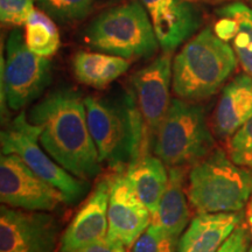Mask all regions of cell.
Returning a JSON list of instances; mask_svg holds the SVG:
<instances>
[{
    "mask_svg": "<svg viewBox=\"0 0 252 252\" xmlns=\"http://www.w3.org/2000/svg\"><path fill=\"white\" fill-rule=\"evenodd\" d=\"M33 11V0H0V19L4 25L25 26Z\"/></svg>",
    "mask_w": 252,
    "mask_h": 252,
    "instance_id": "d4e9b609",
    "label": "cell"
},
{
    "mask_svg": "<svg viewBox=\"0 0 252 252\" xmlns=\"http://www.w3.org/2000/svg\"><path fill=\"white\" fill-rule=\"evenodd\" d=\"M217 12L237 21V33L232 39L234 50L242 68L252 77V8L243 2H234Z\"/></svg>",
    "mask_w": 252,
    "mask_h": 252,
    "instance_id": "44dd1931",
    "label": "cell"
},
{
    "mask_svg": "<svg viewBox=\"0 0 252 252\" xmlns=\"http://www.w3.org/2000/svg\"><path fill=\"white\" fill-rule=\"evenodd\" d=\"M108 237L130 248L152 223V214L119 172L111 176L108 209Z\"/></svg>",
    "mask_w": 252,
    "mask_h": 252,
    "instance_id": "7c38bea8",
    "label": "cell"
},
{
    "mask_svg": "<svg viewBox=\"0 0 252 252\" xmlns=\"http://www.w3.org/2000/svg\"><path fill=\"white\" fill-rule=\"evenodd\" d=\"M249 2H250V4L252 5V0H249Z\"/></svg>",
    "mask_w": 252,
    "mask_h": 252,
    "instance_id": "f546056e",
    "label": "cell"
},
{
    "mask_svg": "<svg viewBox=\"0 0 252 252\" xmlns=\"http://www.w3.org/2000/svg\"><path fill=\"white\" fill-rule=\"evenodd\" d=\"M252 225V224H251ZM251 236H252V226H251Z\"/></svg>",
    "mask_w": 252,
    "mask_h": 252,
    "instance_id": "4dcf8cb0",
    "label": "cell"
},
{
    "mask_svg": "<svg viewBox=\"0 0 252 252\" xmlns=\"http://www.w3.org/2000/svg\"><path fill=\"white\" fill-rule=\"evenodd\" d=\"M124 244L119 242L112 241L108 236L102 241L96 242V243L89 245V247L81 249L77 252H127Z\"/></svg>",
    "mask_w": 252,
    "mask_h": 252,
    "instance_id": "4316f807",
    "label": "cell"
},
{
    "mask_svg": "<svg viewBox=\"0 0 252 252\" xmlns=\"http://www.w3.org/2000/svg\"><path fill=\"white\" fill-rule=\"evenodd\" d=\"M250 244V234L243 225H238L225 239L217 252H248Z\"/></svg>",
    "mask_w": 252,
    "mask_h": 252,
    "instance_id": "484cf974",
    "label": "cell"
},
{
    "mask_svg": "<svg viewBox=\"0 0 252 252\" xmlns=\"http://www.w3.org/2000/svg\"><path fill=\"white\" fill-rule=\"evenodd\" d=\"M91 48L126 60L146 59L159 47L152 21L139 1L116 6L98 15L87 28Z\"/></svg>",
    "mask_w": 252,
    "mask_h": 252,
    "instance_id": "5b68a950",
    "label": "cell"
},
{
    "mask_svg": "<svg viewBox=\"0 0 252 252\" xmlns=\"http://www.w3.org/2000/svg\"><path fill=\"white\" fill-rule=\"evenodd\" d=\"M229 157L236 165L252 168V117L231 135Z\"/></svg>",
    "mask_w": 252,
    "mask_h": 252,
    "instance_id": "cb8c5ba5",
    "label": "cell"
},
{
    "mask_svg": "<svg viewBox=\"0 0 252 252\" xmlns=\"http://www.w3.org/2000/svg\"><path fill=\"white\" fill-rule=\"evenodd\" d=\"M251 190V173L222 150L213 151L193 165L188 176V201L198 214L242 212Z\"/></svg>",
    "mask_w": 252,
    "mask_h": 252,
    "instance_id": "277c9868",
    "label": "cell"
},
{
    "mask_svg": "<svg viewBox=\"0 0 252 252\" xmlns=\"http://www.w3.org/2000/svg\"><path fill=\"white\" fill-rule=\"evenodd\" d=\"M252 117V77L238 75L226 84L214 116V132L217 137H231Z\"/></svg>",
    "mask_w": 252,
    "mask_h": 252,
    "instance_id": "2e32d148",
    "label": "cell"
},
{
    "mask_svg": "<svg viewBox=\"0 0 252 252\" xmlns=\"http://www.w3.org/2000/svg\"><path fill=\"white\" fill-rule=\"evenodd\" d=\"M72 67L78 82L94 89H103L127 71L130 62L105 53L80 52L75 55Z\"/></svg>",
    "mask_w": 252,
    "mask_h": 252,
    "instance_id": "d6986e66",
    "label": "cell"
},
{
    "mask_svg": "<svg viewBox=\"0 0 252 252\" xmlns=\"http://www.w3.org/2000/svg\"><path fill=\"white\" fill-rule=\"evenodd\" d=\"M110 184L111 176L102 179L96 185L93 193L63 232L59 252H77L106 237Z\"/></svg>",
    "mask_w": 252,
    "mask_h": 252,
    "instance_id": "5bb4252c",
    "label": "cell"
},
{
    "mask_svg": "<svg viewBox=\"0 0 252 252\" xmlns=\"http://www.w3.org/2000/svg\"><path fill=\"white\" fill-rule=\"evenodd\" d=\"M172 81L171 53H165L157 58L149 65L135 72L131 78V93L144 124V145L141 154L150 153V147L154 146L158 131L171 106Z\"/></svg>",
    "mask_w": 252,
    "mask_h": 252,
    "instance_id": "9c48e42d",
    "label": "cell"
},
{
    "mask_svg": "<svg viewBox=\"0 0 252 252\" xmlns=\"http://www.w3.org/2000/svg\"><path fill=\"white\" fill-rule=\"evenodd\" d=\"M27 117L41 128L40 144L59 165L84 181L98 175L102 161L81 94L72 89L56 90L35 104Z\"/></svg>",
    "mask_w": 252,
    "mask_h": 252,
    "instance_id": "6da1fadb",
    "label": "cell"
},
{
    "mask_svg": "<svg viewBox=\"0 0 252 252\" xmlns=\"http://www.w3.org/2000/svg\"><path fill=\"white\" fill-rule=\"evenodd\" d=\"M39 7L60 23H74L90 13L94 0H35Z\"/></svg>",
    "mask_w": 252,
    "mask_h": 252,
    "instance_id": "7402d4cb",
    "label": "cell"
},
{
    "mask_svg": "<svg viewBox=\"0 0 252 252\" xmlns=\"http://www.w3.org/2000/svg\"><path fill=\"white\" fill-rule=\"evenodd\" d=\"M187 198V191H185V167H169L168 184L157 212L152 215L151 224L180 237L190 216Z\"/></svg>",
    "mask_w": 252,
    "mask_h": 252,
    "instance_id": "e0dca14e",
    "label": "cell"
},
{
    "mask_svg": "<svg viewBox=\"0 0 252 252\" xmlns=\"http://www.w3.org/2000/svg\"><path fill=\"white\" fill-rule=\"evenodd\" d=\"M90 133L99 159L122 172L141 154L143 118L131 91L117 99L84 98Z\"/></svg>",
    "mask_w": 252,
    "mask_h": 252,
    "instance_id": "7a4b0ae2",
    "label": "cell"
},
{
    "mask_svg": "<svg viewBox=\"0 0 252 252\" xmlns=\"http://www.w3.org/2000/svg\"><path fill=\"white\" fill-rule=\"evenodd\" d=\"M237 67V55L212 28L186 45L173 61V90L179 98L198 102L216 94Z\"/></svg>",
    "mask_w": 252,
    "mask_h": 252,
    "instance_id": "3957f363",
    "label": "cell"
},
{
    "mask_svg": "<svg viewBox=\"0 0 252 252\" xmlns=\"http://www.w3.org/2000/svg\"><path fill=\"white\" fill-rule=\"evenodd\" d=\"M25 41L32 52L49 58L58 52L60 34L53 19L42 9L34 8L25 25Z\"/></svg>",
    "mask_w": 252,
    "mask_h": 252,
    "instance_id": "ffe728a7",
    "label": "cell"
},
{
    "mask_svg": "<svg viewBox=\"0 0 252 252\" xmlns=\"http://www.w3.org/2000/svg\"><path fill=\"white\" fill-rule=\"evenodd\" d=\"M0 198L5 206L30 212H52L67 197L40 178L17 154L0 158Z\"/></svg>",
    "mask_w": 252,
    "mask_h": 252,
    "instance_id": "30bf717a",
    "label": "cell"
},
{
    "mask_svg": "<svg viewBox=\"0 0 252 252\" xmlns=\"http://www.w3.org/2000/svg\"><path fill=\"white\" fill-rule=\"evenodd\" d=\"M248 220H249V223L252 224V190H251V195H250V200H249L248 202Z\"/></svg>",
    "mask_w": 252,
    "mask_h": 252,
    "instance_id": "83f0119b",
    "label": "cell"
},
{
    "mask_svg": "<svg viewBox=\"0 0 252 252\" xmlns=\"http://www.w3.org/2000/svg\"><path fill=\"white\" fill-rule=\"evenodd\" d=\"M241 220V212L198 214L179 241L178 252H217Z\"/></svg>",
    "mask_w": 252,
    "mask_h": 252,
    "instance_id": "9a60e30c",
    "label": "cell"
},
{
    "mask_svg": "<svg viewBox=\"0 0 252 252\" xmlns=\"http://www.w3.org/2000/svg\"><path fill=\"white\" fill-rule=\"evenodd\" d=\"M248 252H252V247H251L250 249H249V250H248Z\"/></svg>",
    "mask_w": 252,
    "mask_h": 252,
    "instance_id": "f1b7e54d",
    "label": "cell"
},
{
    "mask_svg": "<svg viewBox=\"0 0 252 252\" xmlns=\"http://www.w3.org/2000/svg\"><path fill=\"white\" fill-rule=\"evenodd\" d=\"M126 171L134 191L153 215L168 184L165 162L159 157L144 153L131 162Z\"/></svg>",
    "mask_w": 252,
    "mask_h": 252,
    "instance_id": "ac0fdd59",
    "label": "cell"
},
{
    "mask_svg": "<svg viewBox=\"0 0 252 252\" xmlns=\"http://www.w3.org/2000/svg\"><path fill=\"white\" fill-rule=\"evenodd\" d=\"M56 236L58 225L49 214L0 209V252H55Z\"/></svg>",
    "mask_w": 252,
    "mask_h": 252,
    "instance_id": "8fae6325",
    "label": "cell"
},
{
    "mask_svg": "<svg viewBox=\"0 0 252 252\" xmlns=\"http://www.w3.org/2000/svg\"><path fill=\"white\" fill-rule=\"evenodd\" d=\"M152 21L159 46L172 53L202 24V12L191 0H140Z\"/></svg>",
    "mask_w": 252,
    "mask_h": 252,
    "instance_id": "4fadbf2b",
    "label": "cell"
},
{
    "mask_svg": "<svg viewBox=\"0 0 252 252\" xmlns=\"http://www.w3.org/2000/svg\"><path fill=\"white\" fill-rule=\"evenodd\" d=\"M41 128L20 113L1 132L2 154H17L40 178L58 188L68 203H76L88 191L87 181L69 173L40 147Z\"/></svg>",
    "mask_w": 252,
    "mask_h": 252,
    "instance_id": "ba28073f",
    "label": "cell"
},
{
    "mask_svg": "<svg viewBox=\"0 0 252 252\" xmlns=\"http://www.w3.org/2000/svg\"><path fill=\"white\" fill-rule=\"evenodd\" d=\"M52 81V63L33 53L19 28L9 33L6 42V59L1 53V117L7 108L24 109L36 100Z\"/></svg>",
    "mask_w": 252,
    "mask_h": 252,
    "instance_id": "52a82bcc",
    "label": "cell"
},
{
    "mask_svg": "<svg viewBox=\"0 0 252 252\" xmlns=\"http://www.w3.org/2000/svg\"><path fill=\"white\" fill-rule=\"evenodd\" d=\"M179 237L151 224L135 241L132 252H178Z\"/></svg>",
    "mask_w": 252,
    "mask_h": 252,
    "instance_id": "603a6c76",
    "label": "cell"
},
{
    "mask_svg": "<svg viewBox=\"0 0 252 252\" xmlns=\"http://www.w3.org/2000/svg\"><path fill=\"white\" fill-rule=\"evenodd\" d=\"M214 143L202 106L174 98L158 131L153 149L168 167H186L209 156Z\"/></svg>",
    "mask_w": 252,
    "mask_h": 252,
    "instance_id": "8992f818",
    "label": "cell"
}]
</instances>
